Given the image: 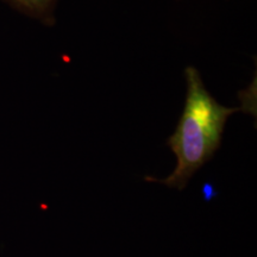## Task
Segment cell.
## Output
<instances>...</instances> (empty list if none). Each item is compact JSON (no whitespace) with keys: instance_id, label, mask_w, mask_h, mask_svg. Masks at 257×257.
Here are the masks:
<instances>
[{"instance_id":"obj_1","label":"cell","mask_w":257,"mask_h":257,"mask_svg":"<svg viewBox=\"0 0 257 257\" xmlns=\"http://www.w3.org/2000/svg\"><path fill=\"white\" fill-rule=\"evenodd\" d=\"M187 95L175 133L167 141L176 157V167L165 179L146 176V181L182 191L192 176L220 147L227 118L239 108L220 105L206 88L198 69L185 70Z\"/></svg>"},{"instance_id":"obj_2","label":"cell","mask_w":257,"mask_h":257,"mask_svg":"<svg viewBox=\"0 0 257 257\" xmlns=\"http://www.w3.org/2000/svg\"><path fill=\"white\" fill-rule=\"evenodd\" d=\"M11 2L24 11L35 16L49 14L55 4V0H11Z\"/></svg>"}]
</instances>
